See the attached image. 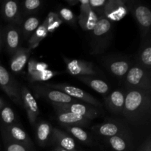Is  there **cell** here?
<instances>
[{"mask_svg": "<svg viewBox=\"0 0 151 151\" xmlns=\"http://www.w3.org/2000/svg\"><path fill=\"white\" fill-rule=\"evenodd\" d=\"M22 5L21 9L24 16H25L36 13L42 6V1L41 0H25L22 2Z\"/></svg>", "mask_w": 151, "mask_h": 151, "instance_id": "cell-30", "label": "cell"}, {"mask_svg": "<svg viewBox=\"0 0 151 151\" xmlns=\"http://www.w3.org/2000/svg\"><path fill=\"white\" fill-rule=\"evenodd\" d=\"M33 91L35 95L38 97L50 101L51 103H72L79 102L72 98L65 93L58 90L50 88L45 86H35Z\"/></svg>", "mask_w": 151, "mask_h": 151, "instance_id": "cell-10", "label": "cell"}, {"mask_svg": "<svg viewBox=\"0 0 151 151\" xmlns=\"http://www.w3.org/2000/svg\"><path fill=\"white\" fill-rule=\"evenodd\" d=\"M0 88L9 98L19 106H23L21 95V86L16 80L0 62Z\"/></svg>", "mask_w": 151, "mask_h": 151, "instance_id": "cell-8", "label": "cell"}, {"mask_svg": "<svg viewBox=\"0 0 151 151\" xmlns=\"http://www.w3.org/2000/svg\"><path fill=\"white\" fill-rule=\"evenodd\" d=\"M52 151H55V150H52Z\"/></svg>", "mask_w": 151, "mask_h": 151, "instance_id": "cell-44", "label": "cell"}, {"mask_svg": "<svg viewBox=\"0 0 151 151\" xmlns=\"http://www.w3.org/2000/svg\"><path fill=\"white\" fill-rule=\"evenodd\" d=\"M139 151H151L150 139L148 138L140 147Z\"/></svg>", "mask_w": 151, "mask_h": 151, "instance_id": "cell-39", "label": "cell"}, {"mask_svg": "<svg viewBox=\"0 0 151 151\" xmlns=\"http://www.w3.org/2000/svg\"><path fill=\"white\" fill-rule=\"evenodd\" d=\"M55 110L64 111L76 114L80 116L88 118L90 120L96 119L101 114L98 108L81 102L72 103H52Z\"/></svg>", "mask_w": 151, "mask_h": 151, "instance_id": "cell-9", "label": "cell"}, {"mask_svg": "<svg viewBox=\"0 0 151 151\" xmlns=\"http://www.w3.org/2000/svg\"><path fill=\"white\" fill-rule=\"evenodd\" d=\"M78 80L92 88L96 92L106 97L110 93L111 87L106 81L96 76H79L76 77Z\"/></svg>", "mask_w": 151, "mask_h": 151, "instance_id": "cell-23", "label": "cell"}, {"mask_svg": "<svg viewBox=\"0 0 151 151\" xmlns=\"http://www.w3.org/2000/svg\"><path fill=\"white\" fill-rule=\"evenodd\" d=\"M112 22L104 16H99L98 22L90 35L91 54H102L109 46L112 37Z\"/></svg>", "mask_w": 151, "mask_h": 151, "instance_id": "cell-2", "label": "cell"}, {"mask_svg": "<svg viewBox=\"0 0 151 151\" xmlns=\"http://www.w3.org/2000/svg\"><path fill=\"white\" fill-rule=\"evenodd\" d=\"M2 135V134H1ZM3 141H4V146H5L6 151H32V149L29 148L26 146L21 145L19 143L13 142V140L10 139L5 137L4 135H2Z\"/></svg>", "mask_w": 151, "mask_h": 151, "instance_id": "cell-32", "label": "cell"}, {"mask_svg": "<svg viewBox=\"0 0 151 151\" xmlns=\"http://www.w3.org/2000/svg\"><path fill=\"white\" fill-rule=\"evenodd\" d=\"M66 1L70 6H76L80 3V0H66Z\"/></svg>", "mask_w": 151, "mask_h": 151, "instance_id": "cell-42", "label": "cell"}, {"mask_svg": "<svg viewBox=\"0 0 151 151\" xmlns=\"http://www.w3.org/2000/svg\"><path fill=\"white\" fill-rule=\"evenodd\" d=\"M133 61L146 70L151 72V40L150 35L142 40L141 45Z\"/></svg>", "mask_w": 151, "mask_h": 151, "instance_id": "cell-18", "label": "cell"}, {"mask_svg": "<svg viewBox=\"0 0 151 151\" xmlns=\"http://www.w3.org/2000/svg\"><path fill=\"white\" fill-rule=\"evenodd\" d=\"M101 63L114 78L123 80L133 63L130 58L122 55H108L102 58Z\"/></svg>", "mask_w": 151, "mask_h": 151, "instance_id": "cell-5", "label": "cell"}, {"mask_svg": "<svg viewBox=\"0 0 151 151\" xmlns=\"http://www.w3.org/2000/svg\"><path fill=\"white\" fill-rule=\"evenodd\" d=\"M1 131L2 135H4L13 142L23 145L33 150L34 145L32 139L26 131L17 123L13 124L6 128H1Z\"/></svg>", "mask_w": 151, "mask_h": 151, "instance_id": "cell-14", "label": "cell"}, {"mask_svg": "<svg viewBox=\"0 0 151 151\" xmlns=\"http://www.w3.org/2000/svg\"><path fill=\"white\" fill-rule=\"evenodd\" d=\"M52 145L69 151H78L76 141L69 134L57 128H53Z\"/></svg>", "mask_w": 151, "mask_h": 151, "instance_id": "cell-17", "label": "cell"}, {"mask_svg": "<svg viewBox=\"0 0 151 151\" xmlns=\"http://www.w3.org/2000/svg\"><path fill=\"white\" fill-rule=\"evenodd\" d=\"M104 142L114 151H127L131 144L129 132L105 139Z\"/></svg>", "mask_w": 151, "mask_h": 151, "instance_id": "cell-24", "label": "cell"}, {"mask_svg": "<svg viewBox=\"0 0 151 151\" xmlns=\"http://www.w3.org/2000/svg\"><path fill=\"white\" fill-rule=\"evenodd\" d=\"M107 0H89V5L98 16H103V9Z\"/></svg>", "mask_w": 151, "mask_h": 151, "instance_id": "cell-34", "label": "cell"}, {"mask_svg": "<svg viewBox=\"0 0 151 151\" xmlns=\"http://www.w3.org/2000/svg\"><path fill=\"white\" fill-rule=\"evenodd\" d=\"M80 13H86L92 10L89 5V0H80Z\"/></svg>", "mask_w": 151, "mask_h": 151, "instance_id": "cell-36", "label": "cell"}, {"mask_svg": "<svg viewBox=\"0 0 151 151\" xmlns=\"http://www.w3.org/2000/svg\"><path fill=\"white\" fill-rule=\"evenodd\" d=\"M123 80L127 90L151 91V72L146 70L134 61Z\"/></svg>", "mask_w": 151, "mask_h": 151, "instance_id": "cell-3", "label": "cell"}, {"mask_svg": "<svg viewBox=\"0 0 151 151\" xmlns=\"http://www.w3.org/2000/svg\"><path fill=\"white\" fill-rule=\"evenodd\" d=\"M21 95L22 104L26 111L28 120L31 125H35L40 114V109L38 103L32 92L25 86L21 87Z\"/></svg>", "mask_w": 151, "mask_h": 151, "instance_id": "cell-12", "label": "cell"}, {"mask_svg": "<svg viewBox=\"0 0 151 151\" xmlns=\"http://www.w3.org/2000/svg\"><path fill=\"white\" fill-rule=\"evenodd\" d=\"M3 38L6 50L13 55L15 52L20 48L21 30L16 24H8L3 29Z\"/></svg>", "mask_w": 151, "mask_h": 151, "instance_id": "cell-15", "label": "cell"}, {"mask_svg": "<svg viewBox=\"0 0 151 151\" xmlns=\"http://www.w3.org/2000/svg\"><path fill=\"white\" fill-rule=\"evenodd\" d=\"M128 11L138 24L142 40L150 35L151 26V11L147 6L139 1H127Z\"/></svg>", "mask_w": 151, "mask_h": 151, "instance_id": "cell-4", "label": "cell"}, {"mask_svg": "<svg viewBox=\"0 0 151 151\" xmlns=\"http://www.w3.org/2000/svg\"><path fill=\"white\" fill-rule=\"evenodd\" d=\"M56 115V119L62 125L67 126H79L86 127L91 123V120L84 116H80L76 114L71 112L64 111L55 110Z\"/></svg>", "mask_w": 151, "mask_h": 151, "instance_id": "cell-20", "label": "cell"}, {"mask_svg": "<svg viewBox=\"0 0 151 151\" xmlns=\"http://www.w3.org/2000/svg\"><path fill=\"white\" fill-rule=\"evenodd\" d=\"M45 86L62 91L78 101L83 102L84 103L91 105L94 107L100 108L103 106V104L97 99L93 97L89 93L78 87L65 83H47L45 84Z\"/></svg>", "mask_w": 151, "mask_h": 151, "instance_id": "cell-7", "label": "cell"}, {"mask_svg": "<svg viewBox=\"0 0 151 151\" xmlns=\"http://www.w3.org/2000/svg\"><path fill=\"white\" fill-rule=\"evenodd\" d=\"M48 66V64L44 63V62H38L36 64V71L37 72H42V71L47 69Z\"/></svg>", "mask_w": 151, "mask_h": 151, "instance_id": "cell-40", "label": "cell"}, {"mask_svg": "<svg viewBox=\"0 0 151 151\" xmlns=\"http://www.w3.org/2000/svg\"><path fill=\"white\" fill-rule=\"evenodd\" d=\"M16 116L11 107L4 103L0 109L1 128H6L16 123Z\"/></svg>", "mask_w": 151, "mask_h": 151, "instance_id": "cell-27", "label": "cell"}, {"mask_svg": "<svg viewBox=\"0 0 151 151\" xmlns=\"http://www.w3.org/2000/svg\"><path fill=\"white\" fill-rule=\"evenodd\" d=\"M57 72L50 70V69H46L42 72H35L30 76H28V79L32 83L36 82H45L49 81L56 75H58Z\"/></svg>", "mask_w": 151, "mask_h": 151, "instance_id": "cell-31", "label": "cell"}, {"mask_svg": "<svg viewBox=\"0 0 151 151\" xmlns=\"http://www.w3.org/2000/svg\"><path fill=\"white\" fill-rule=\"evenodd\" d=\"M62 23H63V21H62L60 18V19H57V20L55 21L54 22H52L51 24L48 25V26L47 27V32H48V33L49 32H54L55 29H57L58 28L60 27V25Z\"/></svg>", "mask_w": 151, "mask_h": 151, "instance_id": "cell-38", "label": "cell"}, {"mask_svg": "<svg viewBox=\"0 0 151 151\" xmlns=\"http://www.w3.org/2000/svg\"><path fill=\"white\" fill-rule=\"evenodd\" d=\"M99 16L94 10H91L86 13H80L78 16V24H80L83 30L87 32H91L95 27Z\"/></svg>", "mask_w": 151, "mask_h": 151, "instance_id": "cell-25", "label": "cell"}, {"mask_svg": "<svg viewBox=\"0 0 151 151\" xmlns=\"http://www.w3.org/2000/svg\"><path fill=\"white\" fill-rule=\"evenodd\" d=\"M38 63L35 59L32 58V59H29L28 60V64H27V73H28V76H30L32 75V74L35 73L36 71V64Z\"/></svg>", "mask_w": 151, "mask_h": 151, "instance_id": "cell-37", "label": "cell"}, {"mask_svg": "<svg viewBox=\"0 0 151 151\" xmlns=\"http://www.w3.org/2000/svg\"><path fill=\"white\" fill-rule=\"evenodd\" d=\"M126 92L122 89H116L105 97V105L108 110L115 114H122L125 105Z\"/></svg>", "mask_w": 151, "mask_h": 151, "instance_id": "cell-16", "label": "cell"}, {"mask_svg": "<svg viewBox=\"0 0 151 151\" xmlns=\"http://www.w3.org/2000/svg\"><path fill=\"white\" fill-rule=\"evenodd\" d=\"M59 16L62 21H64L66 23L71 25L76 24L78 17L74 14L73 12L69 8L63 7L59 10Z\"/></svg>", "mask_w": 151, "mask_h": 151, "instance_id": "cell-33", "label": "cell"}, {"mask_svg": "<svg viewBox=\"0 0 151 151\" xmlns=\"http://www.w3.org/2000/svg\"><path fill=\"white\" fill-rule=\"evenodd\" d=\"M151 91L127 90L122 116L134 125L143 123L150 115Z\"/></svg>", "mask_w": 151, "mask_h": 151, "instance_id": "cell-1", "label": "cell"}, {"mask_svg": "<svg viewBox=\"0 0 151 151\" xmlns=\"http://www.w3.org/2000/svg\"><path fill=\"white\" fill-rule=\"evenodd\" d=\"M63 58L66 65V72L75 76V78L79 76H103V72L92 62L80 59H70L65 56H63Z\"/></svg>", "mask_w": 151, "mask_h": 151, "instance_id": "cell-6", "label": "cell"}, {"mask_svg": "<svg viewBox=\"0 0 151 151\" xmlns=\"http://www.w3.org/2000/svg\"><path fill=\"white\" fill-rule=\"evenodd\" d=\"M48 34L47 30V27H44L42 24H41L39 27L36 29V30L32 33V35L29 37L28 39V44H29V48L31 50L35 48L39 44V43L46 38Z\"/></svg>", "mask_w": 151, "mask_h": 151, "instance_id": "cell-29", "label": "cell"}, {"mask_svg": "<svg viewBox=\"0 0 151 151\" xmlns=\"http://www.w3.org/2000/svg\"><path fill=\"white\" fill-rule=\"evenodd\" d=\"M3 44H4V38H3V30L0 27V52L2 49Z\"/></svg>", "mask_w": 151, "mask_h": 151, "instance_id": "cell-41", "label": "cell"}, {"mask_svg": "<svg viewBox=\"0 0 151 151\" xmlns=\"http://www.w3.org/2000/svg\"><path fill=\"white\" fill-rule=\"evenodd\" d=\"M66 130V133L69 135H72V138L76 139L77 140L81 143L85 145L92 144V138L88 134L86 131L83 128L79 126H67V125H62Z\"/></svg>", "mask_w": 151, "mask_h": 151, "instance_id": "cell-26", "label": "cell"}, {"mask_svg": "<svg viewBox=\"0 0 151 151\" xmlns=\"http://www.w3.org/2000/svg\"><path fill=\"white\" fill-rule=\"evenodd\" d=\"M128 12L127 1L107 0L103 9V16L111 22H118L123 19Z\"/></svg>", "mask_w": 151, "mask_h": 151, "instance_id": "cell-13", "label": "cell"}, {"mask_svg": "<svg viewBox=\"0 0 151 151\" xmlns=\"http://www.w3.org/2000/svg\"><path fill=\"white\" fill-rule=\"evenodd\" d=\"M53 150H55V151H69V150H64V149H63V148H60V147H55V146L54 147V149H53Z\"/></svg>", "mask_w": 151, "mask_h": 151, "instance_id": "cell-43", "label": "cell"}, {"mask_svg": "<svg viewBox=\"0 0 151 151\" xmlns=\"http://www.w3.org/2000/svg\"><path fill=\"white\" fill-rule=\"evenodd\" d=\"M53 127L50 122L41 120L35 124V139L41 147H47L52 145Z\"/></svg>", "mask_w": 151, "mask_h": 151, "instance_id": "cell-22", "label": "cell"}, {"mask_svg": "<svg viewBox=\"0 0 151 151\" xmlns=\"http://www.w3.org/2000/svg\"><path fill=\"white\" fill-rule=\"evenodd\" d=\"M41 25L40 19L36 16H30L22 24V34L25 39H29L37 28Z\"/></svg>", "mask_w": 151, "mask_h": 151, "instance_id": "cell-28", "label": "cell"}, {"mask_svg": "<svg viewBox=\"0 0 151 151\" xmlns=\"http://www.w3.org/2000/svg\"><path fill=\"white\" fill-rule=\"evenodd\" d=\"M31 49L20 47L12 55L10 61V70L14 74H19L23 71L25 65L29 60Z\"/></svg>", "mask_w": 151, "mask_h": 151, "instance_id": "cell-21", "label": "cell"}, {"mask_svg": "<svg viewBox=\"0 0 151 151\" xmlns=\"http://www.w3.org/2000/svg\"><path fill=\"white\" fill-rule=\"evenodd\" d=\"M93 133L100 138L107 139L118 134L129 132L125 125L116 121H108L94 125L91 128Z\"/></svg>", "mask_w": 151, "mask_h": 151, "instance_id": "cell-11", "label": "cell"}, {"mask_svg": "<svg viewBox=\"0 0 151 151\" xmlns=\"http://www.w3.org/2000/svg\"><path fill=\"white\" fill-rule=\"evenodd\" d=\"M60 19V16L55 12H50L48 15H47V18L45 19V20L44 21V22L42 23V24L44 25V27H47L48 25L51 24L52 22H54L55 21L57 20V19Z\"/></svg>", "mask_w": 151, "mask_h": 151, "instance_id": "cell-35", "label": "cell"}, {"mask_svg": "<svg viewBox=\"0 0 151 151\" xmlns=\"http://www.w3.org/2000/svg\"><path fill=\"white\" fill-rule=\"evenodd\" d=\"M21 10L19 2L16 0H7L1 4V15L3 19L13 24L20 23L22 19Z\"/></svg>", "mask_w": 151, "mask_h": 151, "instance_id": "cell-19", "label": "cell"}]
</instances>
